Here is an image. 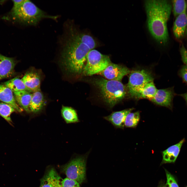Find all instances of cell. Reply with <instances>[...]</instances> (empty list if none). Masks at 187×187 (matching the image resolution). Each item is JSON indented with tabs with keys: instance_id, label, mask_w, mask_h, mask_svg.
<instances>
[{
	"instance_id": "1",
	"label": "cell",
	"mask_w": 187,
	"mask_h": 187,
	"mask_svg": "<svg viewBox=\"0 0 187 187\" xmlns=\"http://www.w3.org/2000/svg\"><path fill=\"white\" fill-rule=\"evenodd\" d=\"M63 43L61 63L70 74L82 73L87 55L99 45L96 38L87 31L80 30L73 24L69 25Z\"/></svg>"
},
{
	"instance_id": "2",
	"label": "cell",
	"mask_w": 187,
	"mask_h": 187,
	"mask_svg": "<svg viewBox=\"0 0 187 187\" xmlns=\"http://www.w3.org/2000/svg\"><path fill=\"white\" fill-rule=\"evenodd\" d=\"M145 6L148 30L159 44L164 45L168 41L167 23L172 6L168 0H146Z\"/></svg>"
},
{
	"instance_id": "3",
	"label": "cell",
	"mask_w": 187,
	"mask_h": 187,
	"mask_svg": "<svg viewBox=\"0 0 187 187\" xmlns=\"http://www.w3.org/2000/svg\"><path fill=\"white\" fill-rule=\"evenodd\" d=\"M92 82L104 103L110 109L121 102L127 94L126 86L120 81L101 77L94 79Z\"/></svg>"
},
{
	"instance_id": "4",
	"label": "cell",
	"mask_w": 187,
	"mask_h": 187,
	"mask_svg": "<svg viewBox=\"0 0 187 187\" xmlns=\"http://www.w3.org/2000/svg\"><path fill=\"white\" fill-rule=\"evenodd\" d=\"M12 15L17 20L27 25H36L44 18L54 20L58 16L48 15L30 1L24 0L19 6L13 8Z\"/></svg>"
},
{
	"instance_id": "5",
	"label": "cell",
	"mask_w": 187,
	"mask_h": 187,
	"mask_svg": "<svg viewBox=\"0 0 187 187\" xmlns=\"http://www.w3.org/2000/svg\"><path fill=\"white\" fill-rule=\"evenodd\" d=\"M90 152L89 151L84 155L75 156L66 164L60 166L61 171L67 178L76 181L80 184L85 183L86 164Z\"/></svg>"
},
{
	"instance_id": "6",
	"label": "cell",
	"mask_w": 187,
	"mask_h": 187,
	"mask_svg": "<svg viewBox=\"0 0 187 187\" xmlns=\"http://www.w3.org/2000/svg\"><path fill=\"white\" fill-rule=\"evenodd\" d=\"M111 62L108 55L102 54L95 49H92L87 55L82 74L85 76H90L99 73Z\"/></svg>"
},
{
	"instance_id": "7",
	"label": "cell",
	"mask_w": 187,
	"mask_h": 187,
	"mask_svg": "<svg viewBox=\"0 0 187 187\" xmlns=\"http://www.w3.org/2000/svg\"><path fill=\"white\" fill-rule=\"evenodd\" d=\"M129 75L128 82L126 87L127 94L131 98L139 89L154 80L151 72L145 69L132 70Z\"/></svg>"
},
{
	"instance_id": "8",
	"label": "cell",
	"mask_w": 187,
	"mask_h": 187,
	"mask_svg": "<svg viewBox=\"0 0 187 187\" xmlns=\"http://www.w3.org/2000/svg\"><path fill=\"white\" fill-rule=\"evenodd\" d=\"M130 71L126 66L111 62L99 73L108 80L121 81L123 77L129 74Z\"/></svg>"
},
{
	"instance_id": "9",
	"label": "cell",
	"mask_w": 187,
	"mask_h": 187,
	"mask_svg": "<svg viewBox=\"0 0 187 187\" xmlns=\"http://www.w3.org/2000/svg\"><path fill=\"white\" fill-rule=\"evenodd\" d=\"M176 95L172 87L157 89L154 96L150 101L157 105L171 109L173 99Z\"/></svg>"
},
{
	"instance_id": "10",
	"label": "cell",
	"mask_w": 187,
	"mask_h": 187,
	"mask_svg": "<svg viewBox=\"0 0 187 187\" xmlns=\"http://www.w3.org/2000/svg\"><path fill=\"white\" fill-rule=\"evenodd\" d=\"M63 179L55 168L50 166L40 179L39 187H61Z\"/></svg>"
},
{
	"instance_id": "11",
	"label": "cell",
	"mask_w": 187,
	"mask_h": 187,
	"mask_svg": "<svg viewBox=\"0 0 187 187\" xmlns=\"http://www.w3.org/2000/svg\"><path fill=\"white\" fill-rule=\"evenodd\" d=\"M133 109H128L121 111L112 112L109 115L103 117V118L111 123L115 127L123 129L127 115Z\"/></svg>"
},
{
	"instance_id": "12",
	"label": "cell",
	"mask_w": 187,
	"mask_h": 187,
	"mask_svg": "<svg viewBox=\"0 0 187 187\" xmlns=\"http://www.w3.org/2000/svg\"><path fill=\"white\" fill-rule=\"evenodd\" d=\"M15 64L13 58L0 54V80L8 78L12 75Z\"/></svg>"
},
{
	"instance_id": "13",
	"label": "cell",
	"mask_w": 187,
	"mask_h": 187,
	"mask_svg": "<svg viewBox=\"0 0 187 187\" xmlns=\"http://www.w3.org/2000/svg\"><path fill=\"white\" fill-rule=\"evenodd\" d=\"M187 27V14L185 11L178 16L174 23L173 31L177 39L182 38L185 34Z\"/></svg>"
},
{
	"instance_id": "14",
	"label": "cell",
	"mask_w": 187,
	"mask_h": 187,
	"mask_svg": "<svg viewBox=\"0 0 187 187\" xmlns=\"http://www.w3.org/2000/svg\"><path fill=\"white\" fill-rule=\"evenodd\" d=\"M21 79L29 91L34 92L40 90V77L37 73L32 71L28 72Z\"/></svg>"
},
{
	"instance_id": "15",
	"label": "cell",
	"mask_w": 187,
	"mask_h": 187,
	"mask_svg": "<svg viewBox=\"0 0 187 187\" xmlns=\"http://www.w3.org/2000/svg\"><path fill=\"white\" fill-rule=\"evenodd\" d=\"M0 101L10 105L17 111L21 112L23 111L16 102L13 92L3 84H0Z\"/></svg>"
},
{
	"instance_id": "16",
	"label": "cell",
	"mask_w": 187,
	"mask_h": 187,
	"mask_svg": "<svg viewBox=\"0 0 187 187\" xmlns=\"http://www.w3.org/2000/svg\"><path fill=\"white\" fill-rule=\"evenodd\" d=\"M157 90L153 81H152L139 89L131 98L137 99L145 98L151 100L154 96Z\"/></svg>"
},
{
	"instance_id": "17",
	"label": "cell",
	"mask_w": 187,
	"mask_h": 187,
	"mask_svg": "<svg viewBox=\"0 0 187 187\" xmlns=\"http://www.w3.org/2000/svg\"><path fill=\"white\" fill-rule=\"evenodd\" d=\"M185 141L183 139L178 143L168 148L162 152L163 162L164 163L174 162Z\"/></svg>"
},
{
	"instance_id": "18",
	"label": "cell",
	"mask_w": 187,
	"mask_h": 187,
	"mask_svg": "<svg viewBox=\"0 0 187 187\" xmlns=\"http://www.w3.org/2000/svg\"><path fill=\"white\" fill-rule=\"evenodd\" d=\"M44 105V97L40 90L34 92L32 94L29 105L30 111L34 113H38L43 109Z\"/></svg>"
},
{
	"instance_id": "19",
	"label": "cell",
	"mask_w": 187,
	"mask_h": 187,
	"mask_svg": "<svg viewBox=\"0 0 187 187\" xmlns=\"http://www.w3.org/2000/svg\"><path fill=\"white\" fill-rule=\"evenodd\" d=\"M14 95L19 106L26 112H29V105L32 94L28 91L23 90L14 92Z\"/></svg>"
},
{
	"instance_id": "20",
	"label": "cell",
	"mask_w": 187,
	"mask_h": 187,
	"mask_svg": "<svg viewBox=\"0 0 187 187\" xmlns=\"http://www.w3.org/2000/svg\"><path fill=\"white\" fill-rule=\"evenodd\" d=\"M61 111L62 116L66 123H75L80 122L77 111L74 108L63 105Z\"/></svg>"
},
{
	"instance_id": "21",
	"label": "cell",
	"mask_w": 187,
	"mask_h": 187,
	"mask_svg": "<svg viewBox=\"0 0 187 187\" xmlns=\"http://www.w3.org/2000/svg\"><path fill=\"white\" fill-rule=\"evenodd\" d=\"M3 84L13 92L23 90L28 91L21 79L17 77L5 82Z\"/></svg>"
},
{
	"instance_id": "22",
	"label": "cell",
	"mask_w": 187,
	"mask_h": 187,
	"mask_svg": "<svg viewBox=\"0 0 187 187\" xmlns=\"http://www.w3.org/2000/svg\"><path fill=\"white\" fill-rule=\"evenodd\" d=\"M173 13L176 17L180 14L186 11L187 1L176 0L172 1Z\"/></svg>"
},
{
	"instance_id": "23",
	"label": "cell",
	"mask_w": 187,
	"mask_h": 187,
	"mask_svg": "<svg viewBox=\"0 0 187 187\" xmlns=\"http://www.w3.org/2000/svg\"><path fill=\"white\" fill-rule=\"evenodd\" d=\"M16 111L10 105L3 102H0V116L8 122L12 121L10 115L12 113Z\"/></svg>"
},
{
	"instance_id": "24",
	"label": "cell",
	"mask_w": 187,
	"mask_h": 187,
	"mask_svg": "<svg viewBox=\"0 0 187 187\" xmlns=\"http://www.w3.org/2000/svg\"><path fill=\"white\" fill-rule=\"evenodd\" d=\"M140 119L139 112H130L127 115L125 121L124 126L132 128L136 126Z\"/></svg>"
},
{
	"instance_id": "25",
	"label": "cell",
	"mask_w": 187,
	"mask_h": 187,
	"mask_svg": "<svg viewBox=\"0 0 187 187\" xmlns=\"http://www.w3.org/2000/svg\"><path fill=\"white\" fill-rule=\"evenodd\" d=\"M80 184L76 181L66 177L63 179L61 187H80Z\"/></svg>"
},
{
	"instance_id": "26",
	"label": "cell",
	"mask_w": 187,
	"mask_h": 187,
	"mask_svg": "<svg viewBox=\"0 0 187 187\" xmlns=\"http://www.w3.org/2000/svg\"><path fill=\"white\" fill-rule=\"evenodd\" d=\"M165 171L166 177V187H179L173 176L167 170Z\"/></svg>"
},
{
	"instance_id": "27",
	"label": "cell",
	"mask_w": 187,
	"mask_h": 187,
	"mask_svg": "<svg viewBox=\"0 0 187 187\" xmlns=\"http://www.w3.org/2000/svg\"><path fill=\"white\" fill-rule=\"evenodd\" d=\"M178 74L183 81L187 83V65L184 64L182 66L179 71Z\"/></svg>"
},
{
	"instance_id": "28",
	"label": "cell",
	"mask_w": 187,
	"mask_h": 187,
	"mask_svg": "<svg viewBox=\"0 0 187 187\" xmlns=\"http://www.w3.org/2000/svg\"><path fill=\"white\" fill-rule=\"evenodd\" d=\"M179 51L183 62L184 64L187 65V49L182 44L180 48Z\"/></svg>"
},
{
	"instance_id": "29",
	"label": "cell",
	"mask_w": 187,
	"mask_h": 187,
	"mask_svg": "<svg viewBox=\"0 0 187 187\" xmlns=\"http://www.w3.org/2000/svg\"><path fill=\"white\" fill-rule=\"evenodd\" d=\"M24 0H13L14 6L13 8H15L19 6L23 3Z\"/></svg>"
},
{
	"instance_id": "30",
	"label": "cell",
	"mask_w": 187,
	"mask_h": 187,
	"mask_svg": "<svg viewBox=\"0 0 187 187\" xmlns=\"http://www.w3.org/2000/svg\"><path fill=\"white\" fill-rule=\"evenodd\" d=\"M178 95L182 97L187 104V92L185 93L179 94Z\"/></svg>"
},
{
	"instance_id": "31",
	"label": "cell",
	"mask_w": 187,
	"mask_h": 187,
	"mask_svg": "<svg viewBox=\"0 0 187 187\" xmlns=\"http://www.w3.org/2000/svg\"><path fill=\"white\" fill-rule=\"evenodd\" d=\"M158 187H166L165 185H161Z\"/></svg>"
},
{
	"instance_id": "32",
	"label": "cell",
	"mask_w": 187,
	"mask_h": 187,
	"mask_svg": "<svg viewBox=\"0 0 187 187\" xmlns=\"http://www.w3.org/2000/svg\"><path fill=\"white\" fill-rule=\"evenodd\" d=\"M185 35L186 36H187V27L186 29V31H185Z\"/></svg>"
},
{
	"instance_id": "33",
	"label": "cell",
	"mask_w": 187,
	"mask_h": 187,
	"mask_svg": "<svg viewBox=\"0 0 187 187\" xmlns=\"http://www.w3.org/2000/svg\"><path fill=\"white\" fill-rule=\"evenodd\" d=\"M186 187H187V186H186Z\"/></svg>"
}]
</instances>
